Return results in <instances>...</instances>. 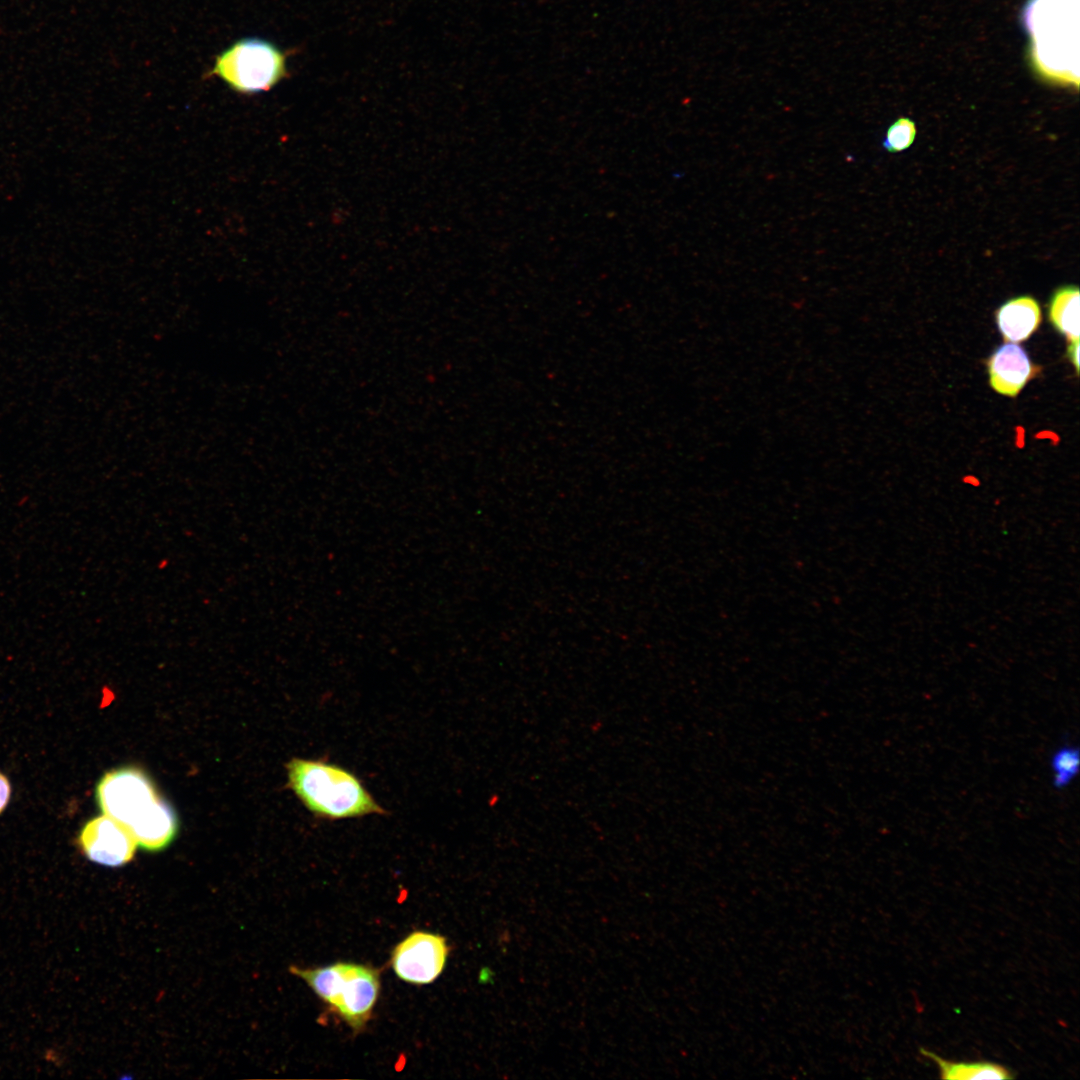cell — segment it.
I'll return each mask as SVG.
<instances>
[{
    "instance_id": "11",
    "label": "cell",
    "mask_w": 1080,
    "mask_h": 1080,
    "mask_svg": "<svg viewBox=\"0 0 1080 1080\" xmlns=\"http://www.w3.org/2000/svg\"><path fill=\"white\" fill-rule=\"evenodd\" d=\"M1079 750L1072 746L1057 749L1051 758L1053 784L1064 788L1076 777L1079 770Z\"/></svg>"
},
{
    "instance_id": "7",
    "label": "cell",
    "mask_w": 1080,
    "mask_h": 1080,
    "mask_svg": "<svg viewBox=\"0 0 1080 1080\" xmlns=\"http://www.w3.org/2000/svg\"><path fill=\"white\" fill-rule=\"evenodd\" d=\"M987 371L990 386L994 391L1004 396L1016 397L1037 375L1039 367L1031 361L1024 348L1007 342L989 357Z\"/></svg>"
},
{
    "instance_id": "14",
    "label": "cell",
    "mask_w": 1080,
    "mask_h": 1080,
    "mask_svg": "<svg viewBox=\"0 0 1080 1080\" xmlns=\"http://www.w3.org/2000/svg\"><path fill=\"white\" fill-rule=\"evenodd\" d=\"M1079 345V340H1072L1067 349L1068 358L1074 365L1077 374L1079 372Z\"/></svg>"
},
{
    "instance_id": "5",
    "label": "cell",
    "mask_w": 1080,
    "mask_h": 1080,
    "mask_svg": "<svg viewBox=\"0 0 1080 1080\" xmlns=\"http://www.w3.org/2000/svg\"><path fill=\"white\" fill-rule=\"evenodd\" d=\"M448 953L449 948L443 936L415 931L394 948L392 968L396 975L406 982L428 984L442 973Z\"/></svg>"
},
{
    "instance_id": "6",
    "label": "cell",
    "mask_w": 1080,
    "mask_h": 1080,
    "mask_svg": "<svg viewBox=\"0 0 1080 1080\" xmlns=\"http://www.w3.org/2000/svg\"><path fill=\"white\" fill-rule=\"evenodd\" d=\"M79 844L90 861L108 867L129 863L137 846L130 831L105 814L89 820L83 826Z\"/></svg>"
},
{
    "instance_id": "8",
    "label": "cell",
    "mask_w": 1080,
    "mask_h": 1080,
    "mask_svg": "<svg viewBox=\"0 0 1080 1080\" xmlns=\"http://www.w3.org/2000/svg\"><path fill=\"white\" fill-rule=\"evenodd\" d=\"M996 323L1004 340L1019 343L1028 339L1041 323V309L1030 296H1020L1005 302L996 311Z\"/></svg>"
},
{
    "instance_id": "9",
    "label": "cell",
    "mask_w": 1080,
    "mask_h": 1080,
    "mask_svg": "<svg viewBox=\"0 0 1080 1080\" xmlns=\"http://www.w3.org/2000/svg\"><path fill=\"white\" fill-rule=\"evenodd\" d=\"M920 1052L930 1058L938 1067L940 1077L949 1080H1003L1014 1076L1005 1066L988 1061L957 1062L941 1058L923 1048Z\"/></svg>"
},
{
    "instance_id": "1",
    "label": "cell",
    "mask_w": 1080,
    "mask_h": 1080,
    "mask_svg": "<svg viewBox=\"0 0 1080 1080\" xmlns=\"http://www.w3.org/2000/svg\"><path fill=\"white\" fill-rule=\"evenodd\" d=\"M287 773L290 788L320 819L386 814L357 775L340 765L322 759L293 758L287 764Z\"/></svg>"
},
{
    "instance_id": "10",
    "label": "cell",
    "mask_w": 1080,
    "mask_h": 1080,
    "mask_svg": "<svg viewBox=\"0 0 1080 1080\" xmlns=\"http://www.w3.org/2000/svg\"><path fill=\"white\" fill-rule=\"evenodd\" d=\"M1079 297L1078 287L1069 285L1056 290L1049 302L1051 324L1070 341L1079 340Z\"/></svg>"
},
{
    "instance_id": "3",
    "label": "cell",
    "mask_w": 1080,
    "mask_h": 1080,
    "mask_svg": "<svg viewBox=\"0 0 1080 1080\" xmlns=\"http://www.w3.org/2000/svg\"><path fill=\"white\" fill-rule=\"evenodd\" d=\"M210 75L242 95L266 92L287 77V54L264 39H240L216 56Z\"/></svg>"
},
{
    "instance_id": "4",
    "label": "cell",
    "mask_w": 1080,
    "mask_h": 1080,
    "mask_svg": "<svg viewBox=\"0 0 1080 1080\" xmlns=\"http://www.w3.org/2000/svg\"><path fill=\"white\" fill-rule=\"evenodd\" d=\"M96 798L102 812L131 834L164 802L149 778L135 768L107 772L97 784Z\"/></svg>"
},
{
    "instance_id": "2",
    "label": "cell",
    "mask_w": 1080,
    "mask_h": 1080,
    "mask_svg": "<svg viewBox=\"0 0 1080 1080\" xmlns=\"http://www.w3.org/2000/svg\"><path fill=\"white\" fill-rule=\"evenodd\" d=\"M289 971L301 978L353 1030L365 1027L380 989L379 972L369 966L337 962L324 967Z\"/></svg>"
},
{
    "instance_id": "12",
    "label": "cell",
    "mask_w": 1080,
    "mask_h": 1080,
    "mask_svg": "<svg viewBox=\"0 0 1080 1080\" xmlns=\"http://www.w3.org/2000/svg\"><path fill=\"white\" fill-rule=\"evenodd\" d=\"M916 136L915 123L908 118H899L887 130L883 146L889 152L907 149Z\"/></svg>"
},
{
    "instance_id": "13",
    "label": "cell",
    "mask_w": 1080,
    "mask_h": 1080,
    "mask_svg": "<svg viewBox=\"0 0 1080 1080\" xmlns=\"http://www.w3.org/2000/svg\"><path fill=\"white\" fill-rule=\"evenodd\" d=\"M11 795V785L7 777L0 773V814L6 808Z\"/></svg>"
}]
</instances>
